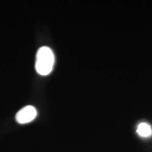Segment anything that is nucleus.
Wrapping results in <instances>:
<instances>
[{"instance_id": "nucleus-1", "label": "nucleus", "mask_w": 152, "mask_h": 152, "mask_svg": "<svg viewBox=\"0 0 152 152\" xmlns=\"http://www.w3.org/2000/svg\"><path fill=\"white\" fill-rule=\"evenodd\" d=\"M54 55L48 47H42L38 49L36 55V71L42 75H47L54 67Z\"/></svg>"}, {"instance_id": "nucleus-3", "label": "nucleus", "mask_w": 152, "mask_h": 152, "mask_svg": "<svg viewBox=\"0 0 152 152\" xmlns=\"http://www.w3.org/2000/svg\"><path fill=\"white\" fill-rule=\"evenodd\" d=\"M137 132L142 137H149L152 134L151 127L147 123H141L138 125Z\"/></svg>"}, {"instance_id": "nucleus-2", "label": "nucleus", "mask_w": 152, "mask_h": 152, "mask_svg": "<svg viewBox=\"0 0 152 152\" xmlns=\"http://www.w3.org/2000/svg\"><path fill=\"white\" fill-rule=\"evenodd\" d=\"M37 116V111L33 106H25L16 115V120L18 123L26 124L31 122Z\"/></svg>"}]
</instances>
